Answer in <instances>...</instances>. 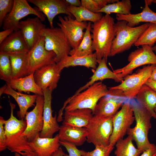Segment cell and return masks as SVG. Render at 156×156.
<instances>
[{"instance_id":"cell-13","label":"cell","mask_w":156,"mask_h":156,"mask_svg":"<svg viewBox=\"0 0 156 156\" xmlns=\"http://www.w3.org/2000/svg\"><path fill=\"white\" fill-rule=\"evenodd\" d=\"M36 105L31 111L27 112L25 116L26 127L22 134L29 142L39 134L43 127V112L44 98L43 95H38Z\"/></svg>"},{"instance_id":"cell-16","label":"cell","mask_w":156,"mask_h":156,"mask_svg":"<svg viewBox=\"0 0 156 156\" xmlns=\"http://www.w3.org/2000/svg\"><path fill=\"white\" fill-rule=\"evenodd\" d=\"M27 1L35 5L47 17L51 28H54L53 20L58 14H63L73 17L72 14L67 10L69 5L65 0Z\"/></svg>"},{"instance_id":"cell-10","label":"cell","mask_w":156,"mask_h":156,"mask_svg":"<svg viewBox=\"0 0 156 156\" xmlns=\"http://www.w3.org/2000/svg\"><path fill=\"white\" fill-rule=\"evenodd\" d=\"M129 100L124 103L120 110L112 118L113 129L109 144L113 146L118 141L123 138L135 120Z\"/></svg>"},{"instance_id":"cell-39","label":"cell","mask_w":156,"mask_h":156,"mask_svg":"<svg viewBox=\"0 0 156 156\" xmlns=\"http://www.w3.org/2000/svg\"><path fill=\"white\" fill-rule=\"evenodd\" d=\"M61 145L64 147L68 153L65 156H82L81 150L78 149L76 146L67 142L60 141Z\"/></svg>"},{"instance_id":"cell-28","label":"cell","mask_w":156,"mask_h":156,"mask_svg":"<svg viewBox=\"0 0 156 156\" xmlns=\"http://www.w3.org/2000/svg\"><path fill=\"white\" fill-rule=\"evenodd\" d=\"M34 73L23 77L13 79L9 83L6 84L13 89L20 92H31L38 95H43V91L36 82Z\"/></svg>"},{"instance_id":"cell-43","label":"cell","mask_w":156,"mask_h":156,"mask_svg":"<svg viewBox=\"0 0 156 156\" xmlns=\"http://www.w3.org/2000/svg\"><path fill=\"white\" fill-rule=\"evenodd\" d=\"M14 31V30L11 29L4 30L3 31H0V44Z\"/></svg>"},{"instance_id":"cell-49","label":"cell","mask_w":156,"mask_h":156,"mask_svg":"<svg viewBox=\"0 0 156 156\" xmlns=\"http://www.w3.org/2000/svg\"><path fill=\"white\" fill-rule=\"evenodd\" d=\"M14 156H22L21 155L17 153H14Z\"/></svg>"},{"instance_id":"cell-34","label":"cell","mask_w":156,"mask_h":156,"mask_svg":"<svg viewBox=\"0 0 156 156\" xmlns=\"http://www.w3.org/2000/svg\"><path fill=\"white\" fill-rule=\"evenodd\" d=\"M132 5L130 0H118L108 4L99 10L98 13H104L110 14L112 13L123 15L131 14Z\"/></svg>"},{"instance_id":"cell-36","label":"cell","mask_w":156,"mask_h":156,"mask_svg":"<svg viewBox=\"0 0 156 156\" xmlns=\"http://www.w3.org/2000/svg\"><path fill=\"white\" fill-rule=\"evenodd\" d=\"M0 78L6 83L13 79L10 56L1 52H0Z\"/></svg>"},{"instance_id":"cell-30","label":"cell","mask_w":156,"mask_h":156,"mask_svg":"<svg viewBox=\"0 0 156 156\" xmlns=\"http://www.w3.org/2000/svg\"><path fill=\"white\" fill-rule=\"evenodd\" d=\"M91 22L88 23L87 27L85 30L83 39L78 47L75 49H71L69 55L82 57L93 54L94 51L92 46V41L90 30Z\"/></svg>"},{"instance_id":"cell-3","label":"cell","mask_w":156,"mask_h":156,"mask_svg":"<svg viewBox=\"0 0 156 156\" xmlns=\"http://www.w3.org/2000/svg\"><path fill=\"white\" fill-rule=\"evenodd\" d=\"M156 64H149L138 69L136 73L123 78L119 85L109 88L107 95L126 99H134L142 86L150 78Z\"/></svg>"},{"instance_id":"cell-6","label":"cell","mask_w":156,"mask_h":156,"mask_svg":"<svg viewBox=\"0 0 156 156\" xmlns=\"http://www.w3.org/2000/svg\"><path fill=\"white\" fill-rule=\"evenodd\" d=\"M107 86L101 82H97L75 95H73L65 101L66 112L77 109L87 108L92 112L99 100L108 94Z\"/></svg>"},{"instance_id":"cell-12","label":"cell","mask_w":156,"mask_h":156,"mask_svg":"<svg viewBox=\"0 0 156 156\" xmlns=\"http://www.w3.org/2000/svg\"><path fill=\"white\" fill-rule=\"evenodd\" d=\"M56 57L53 52L45 49L44 37L41 36L27 53V75L44 66L56 63Z\"/></svg>"},{"instance_id":"cell-8","label":"cell","mask_w":156,"mask_h":156,"mask_svg":"<svg viewBox=\"0 0 156 156\" xmlns=\"http://www.w3.org/2000/svg\"><path fill=\"white\" fill-rule=\"evenodd\" d=\"M42 36L44 37L45 49L55 54L56 63L69 55L71 47L66 35L60 27L46 28Z\"/></svg>"},{"instance_id":"cell-46","label":"cell","mask_w":156,"mask_h":156,"mask_svg":"<svg viewBox=\"0 0 156 156\" xmlns=\"http://www.w3.org/2000/svg\"><path fill=\"white\" fill-rule=\"evenodd\" d=\"M65 153L64 152L62 149L60 147L51 156H65Z\"/></svg>"},{"instance_id":"cell-23","label":"cell","mask_w":156,"mask_h":156,"mask_svg":"<svg viewBox=\"0 0 156 156\" xmlns=\"http://www.w3.org/2000/svg\"><path fill=\"white\" fill-rule=\"evenodd\" d=\"M93 116L92 111L89 109L65 111L63 117L62 125L77 127H86Z\"/></svg>"},{"instance_id":"cell-4","label":"cell","mask_w":156,"mask_h":156,"mask_svg":"<svg viewBox=\"0 0 156 156\" xmlns=\"http://www.w3.org/2000/svg\"><path fill=\"white\" fill-rule=\"evenodd\" d=\"M135 120V126L128 130L127 134L134 140L137 148L144 151L148 148L151 143L149 141L148 134L151 127L152 115L134 99H131Z\"/></svg>"},{"instance_id":"cell-29","label":"cell","mask_w":156,"mask_h":156,"mask_svg":"<svg viewBox=\"0 0 156 156\" xmlns=\"http://www.w3.org/2000/svg\"><path fill=\"white\" fill-rule=\"evenodd\" d=\"M136 101L146 109L156 119L154 109L156 107V92L145 84L138 92L135 98Z\"/></svg>"},{"instance_id":"cell-5","label":"cell","mask_w":156,"mask_h":156,"mask_svg":"<svg viewBox=\"0 0 156 156\" xmlns=\"http://www.w3.org/2000/svg\"><path fill=\"white\" fill-rule=\"evenodd\" d=\"M127 24L125 21H118L115 23V36L111 48L110 57L129 49L148 27L150 23L133 27L129 26Z\"/></svg>"},{"instance_id":"cell-50","label":"cell","mask_w":156,"mask_h":156,"mask_svg":"<svg viewBox=\"0 0 156 156\" xmlns=\"http://www.w3.org/2000/svg\"><path fill=\"white\" fill-rule=\"evenodd\" d=\"M150 1L151 3H156V0H150Z\"/></svg>"},{"instance_id":"cell-7","label":"cell","mask_w":156,"mask_h":156,"mask_svg":"<svg viewBox=\"0 0 156 156\" xmlns=\"http://www.w3.org/2000/svg\"><path fill=\"white\" fill-rule=\"evenodd\" d=\"M112 118H104L94 115L86 128V141L95 146L109 144L113 131Z\"/></svg>"},{"instance_id":"cell-37","label":"cell","mask_w":156,"mask_h":156,"mask_svg":"<svg viewBox=\"0 0 156 156\" xmlns=\"http://www.w3.org/2000/svg\"><path fill=\"white\" fill-rule=\"evenodd\" d=\"M114 146L109 144L107 146H96L92 151L86 152L81 150L82 156H109Z\"/></svg>"},{"instance_id":"cell-45","label":"cell","mask_w":156,"mask_h":156,"mask_svg":"<svg viewBox=\"0 0 156 156\" xmlns=\"http://www.w3.org/2000/svg\"><path fill=\"white\" fill-rule=\"evenodd\" d=\"M69 5L75 7L81 6V1L79 0H65Z\"/></svg>"},{"instance_id":"cell-2","label":"cell","mask_w":156,"mask_h":156,"mask_svg":"<svg viewBox=\"0 0 156 156\" xmlns=\"http://www.w3.org/2000/svg\"><path fill=\"white\" fill-rule=\"evenodd\" d=\"M114 19L106 14L99 21L91 23L90 32L92 46L98 63L103 58L110 57L112 42L115 36Z\"/></svg>"},{"instance_id":"cell-27","label":"cell","mask_w":156,"mask_h":156,"mask_svg":"<svg viewBox=\"0 0 156 156\" xmlns=\"http://www.w3.org/2000/svg\"><path fill=\"white\" fill-rule=\"evenodd\" d=\"M59 70L70 66H81L95 70L98 64L95 52L86 56L77 57L68 55L56 63Z\"/></svg>"},{"instance_id":"cell-44","label":"cell","mask_w":156,"mask_h":156,"mask_svg":"<svg viewBox=\"0 0 156 156\" xmlns=\"http://www.w3.org/2000/svg\"><path fill=\"white\" fill-rule=\"evenodd\" d=\"M156 92V81L149 79L145 84Z\"/></svg>"},{"instance_id":"cell-9","label":"cell","mask_w":156,"mask_h":156,"mask_svg":"<svg viewBox=\"0 0 156 156\" xmlns=\"http://www.w3.org/2000/svg\"><path fill=\"white\" fill-rule=\"evenodd\" d=\"M30 14L36 16L42 22L45 20V16L37 7H31L27 0H14L12 10L4 20L3 29H11L14 31L19 30L20 20Z\"/></svg>"},{"instance_id":"cell-14","label":"cell","mask_w":156,"mask_h":156,"mask_svg":"<svg viewBox=\"0 0 156 156\" xmlns=\"http://www.w3.org/2000/svg\"><path fill=\"white\" fill-rule=\"evenodd\" d=\"M60 23H57L58 26L66 35L72 49H76L81 42L88 23L87 21L79 22L70 16L63 17L58 16Z\"/></svg>"},{"instance_id":"cell-24","label":"cell","mask_w":156,"mask_h":156,"mask_svg":"<svg viewBox=\"0 0 156 156\" xmlns=\"http://www.w3.org/2000/svg\"><path fill=\"white\" fill-rule=\"evenodd\" d=\"M58 135L60 141L79 146L86 141L87 132L86 127H77L62 125L60 126Z\"/></svg>"},{"instance_id":"cell-48","label":"cell","mask_w":156,"mask_h":156,"mask_svg":"<svg viewBox=\"0 0 156 156\" xmlns=\"http://www.w3.org/2000/svg\"><path fill=\"white\" fill-rule=\"evenodd\" d=\"M152 48L153 51L155 52L156 55V42L155 43V45Z\"/></svg>"},{"instance_id":"cell-21","label":"cell","mask_w":156,"mask_h":156,"mask_svg":"<svg viewBox=\"0 0 156 156\" xmlns=\"http://www.w3.org/2000/svg\"><path fill=\"white\" fill-rule=\"evenodd\" d=\"M3 94L11 96L17 102L19 109L17 114L20 119H24L28 109L35 105L38 95L22 93L16 91L6 84L0 88V96Z\"/></svg>"},{"instance_id":"cell-51","label":"cell","mask_w":156,"mask_h":156,"mask_svg":"<svg viewBox=\"0 0 156 156\" xmlns=\"http://www.w3.org/2000/svg\"><path fill=\"white\" fill-rule=\"evenodd\" d=\"M154 111L155 112V113H156V107L154 109Z\"/></svg>"},{"instance_id":"cell-47","label":"cell","mask_w":156,"mask_h":156,"mask_svg":"<svg viewBox=\"0 0 156 156\" xmlns=\"http://www.w3.org/2000/svg\"><path fill=\"white\" fill-rule=\"evenodd\" d=\"M150 78L153 80L156 81V66L153 70Z\"/></svg>"},{"instance_id":"cell-19","label":"cell","mask_w":156,"mask_h":156,"mask_svg":"<svg viewBox=\"0 0 156 156\" xmlns=\"http://www.w3.org/2000/svg\"><path fill=\"white\" fill-rule=\"evenodd\" d=\"M127 99L107 95L99 100L93 111V114L102 118H112Z\"/></svg>"},{"instance_id":"cell-33","label":"cell","mask_w":156,"mask_h":156,"mask_svg":"<svg viewBox=\"0 0 156 156\" xmlns=\"http://www.w3.org/2000/svg\"><path fill=\"white\" fill-rule=\"evenodd\" d=\"M27 54L10 55L13 79L27 75Z\"/></svg>"},{"instance_id":"cell-20","label":"cell","mask_w":156,"mask_h":156,"mask_svg":"<svg viewBox=\"0 0 156 156\" xmlns=\"http://www.w3.org/2000/svg\"><path fill=\"white\" fill-rule=\"evenodd\" d=\"M29 51L20 30L13 32L0 44V52L9 56L26 54Z\"/></svg>"},{"instance_id":"cell-22","label":"cell","mask_w":156,"mask_h":156,"mask_svg":"<svg viewBox=\"0 0 156 156\" xmlns=\"http://www.w3.org/2000/svg\"><path fill=\"white\" fill-rule=\"evenodd\" d=\"M39 135L29 142L31 147L38 156H51L61 145L58 134L52 138H41Z\"/></svg>"},{"instance_id":"cell-31","label":"cell","mask_w":156,"mask_h":156,"mask_svg":"<svg viewBox=\"0 0 156 156\" xmlns=\"http://www.w3.org/2000/svg\"><path fill=\"white\" fill-rule=\"evenodd\" d=\"M132 137L129 135L118 141L115 145V156H139L143 151L134 145Z\"/></svg>"},{"instance_id":"cell-26","label":"cell","mask_w":156,"mask_h":156,"mask_svg":"<svg viewBox=\"0 0 156 156\" xmlns=\"http://www.w3.org/2000/svg\"><path fill=\"white\" fill-rule=\"evenodd\" d=\"M142 11L136 14L123 15L116 14V19L118 21H125L127 25L133 27L140 23L146 22L156 24V12L152 11L149 7L146 0Z\"/></svg>"},{"instance_id":"cell-32","label":"cell","mask_w":156,"mask_h":156,"mask_svg":"<svg viewBox=\"0 0 156 156\" xmlns=\"http://www.w3.org/2000/svg\"><path fill=\"white\" fill-rule=\"evenodd\" d=\"M67 10L79 22L88 21L94 23L100 20L103 16L102 13L92 12L82 6L75 7L69 5Z\"/></svg>"},{"instance_id":"cell-42","label":"cell","mask_w":156,"mask_h":156,"mask_svg":"<svg viewBox=\"0 0 156 156\" xmlns=\"http://www.w3.org/2000/svg\"><path fill=\"white\" fill-rule=\"evenodd\" d=\"M139 156H156V146L151 143L150 146L144 151Z\"/></svg>"},{"instance_id":"cell-25","label":"cell","mask_w":156,"mask_h":156,"mask_svg":"<svg viewBox=\"0 0 156 156\" xmlns=\"http://www.w3.org/2000/svg\"><path fill=\"white\" fill-rule=\"evenodd\" d=\"M107 61L105 58L102 59L98 63V65L90 80L85 85L80 88L73 95H75L85 90L90 86L99 81L106 79H112L117 82H121L123 80L120 79L117 74L110 70L107 66Z\"/></svg>"},{"instance_id":"cell-1","label":"cell","mask_w":156,"mask_h":156,"mask_svg":"<svg viewBox=\"0 0 156 156\" xmlns=\"http://www.w3.org/2000/svg\"><path fill=\"white\" fill-rule=\"evenodd\" d=\"M10 114L5 120L4 127L6 139L7 148L12 153L22 156H38L31 147L29 142L22 134L25 129L27 123L24 119H18L14 115L15 105L9 101Z\"/></svg>"},{"instance_id":"cell-18","label":"cell","mask_w":156,"mask_h":156,"mask_svg":"<svg viewBox=\"0 0 156 156\" xmlns=\"http://www.w3.org/2000/svg\"><path fill=\"white\" fill-rule=\"evenodd\" d=\"M61 72L55 63L36 70L34 76L36 83L42 91L49 89L53 91L57 86Z\"/></svg>"},{"instance_id":"cell-38","label":"cell","mask_w":156,"mask_h":156,"mask_svg":"<svg viewBox=\"0 0 156 156\" xmlns=\"http://www.w3.org/2000/svg\"><path fill=\"white\" fill-rule=\"evenodd\" d=\"M14 0H0V27L3 25L4 20L13 8Z\"/></svg>"},{"instance_id":"cell-17","label":"cell","mask_w":156,"mask_h":156,"mask_svg":"<svg viewBox=\"0 0 156 156\" xmlns=\"http://www.w3.org/2000/svg\"><path fill=\"white\" fill-rule=\"evenodd\" d=\"M46 28L45 25L36 16L33 18H28L25 20L20 21L19 29L29 50L42 36Z\"/></svg>"},{"instance_id":"cell-15","label":"cell","mask_w":156,"mask_h":156,"mask_svg":"<svg viewBox=\"0 0 156 156\" xmlns=\"http://www.w3.org/2000/svg\"><path fill=\"white\" fill-rule=\"evenodd\" d=\"M52 91L49 89L43 91L44 98L43 118V127L40 133L41 138H53L54 133L59 131L60 127L56 115L53 116L51 108Z\"/></svg>"},{"instance_id":"cell-40","label":"cell","mask_w":156,"mask_h":156,"mask_svg":"<svg viewBox=\"0 0 156 156\" xmlns=\"http://www.w3.org/2000/svg\"><path fill=\"white\" fill-rule=\"evenodd\" d=\"M5 120L2 116L0 117V151H2L7 149L6 139L4 127Z\"/></svg>"},{"instance_id":"cell-35","label":"cell","mask_w":156,"mask_h":156,"mask_svg":"<svg viewBox=\"0 0 156 156\" xmlns=\"http://www.w3.org/2000/svg\"><path fill=\"white\" fill-rule=\"evenodd\" d=\"M156 42V24L150 23L134 45L136 47L144 45L153 47Z\"/></svg>"},{"instance_id":"cell-11","label":"cell","mask_w":156,"mask_h":156,"mask_svg":"<svg viewBox=\"0 0 156 156\" xmlns=\"http://www.w3.org/2000/svg\"><path fill=\"white\" fill-rule=\"evenodd\" d=\"M152 47L144 45L131 52L128 57L129 63L122 68L114 70L118 77L123 80V78L132 73L136 68L146 64H156V55Z\"/></svg>"},{"instance_id":"cell-41","label":"cell","mask_w":156,"mask_h":156,"mask_svg":"<svg viewBox=\"0 0 156 156\" xmlns=\"http://www.w3.org/2000/svg\"><path fill=\"white\" fill-rule=\"evenodd\" d=\"M81 6L92 12L98 13L101 9L95 0H81Z\"/></svg>"}]
</instances>
